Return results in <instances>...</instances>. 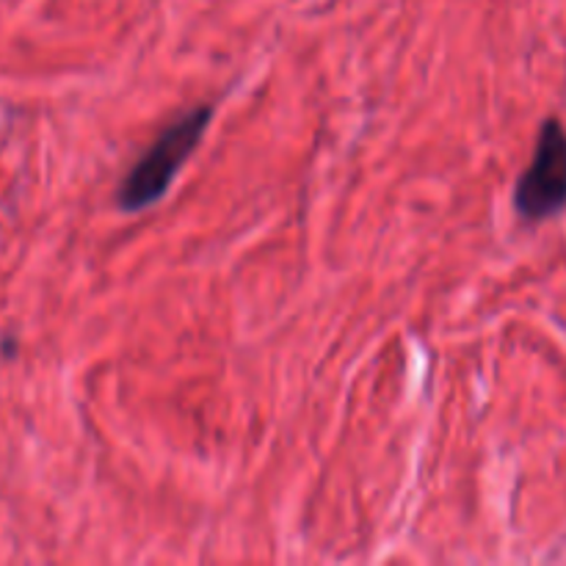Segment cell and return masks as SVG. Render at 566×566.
Listing matches in <instances>:
<instances>
[{
	"mask_svg": "<svg viewBox=\"0 0 566 566\" xmlns=\"http://www.w3.org/2000/svg\"><path fill=\"white\" fill-rule=\"evenodd\" d=\"M210 116L213 108L210 105H197V108L186 111L180 119L171 122L158 138L147 147V153L133 164V169L127 171L125 180L119 182V193H116V202L125 213H138V210L149 208L158 199L166 197L171 180L177 177V171L182 169L188 158L193 155V149L202 142L205 130L210 125Z\"/></svg>",
	"mask_w": 566,
	"mask_h": 566,
	"instance_id": "6da1fadb",
	"label": "cell"
},
{
	"mask_svg": "<svg viewBox=\"0 0 566 566\" xmlns=\"http://www.w3.org/2000/svg\"><path fill=\"white\" fill-rule=\"evenodd\" d=\"M514 208L525 221H545L566 208V127L545 119L534 158L514 188Z\"/></svg>",
	"mask_w": 566,
	"mask_h": 566,
	"instance_id": "7a4b0ae2",
	"label": "cell"
}]
</instances>
